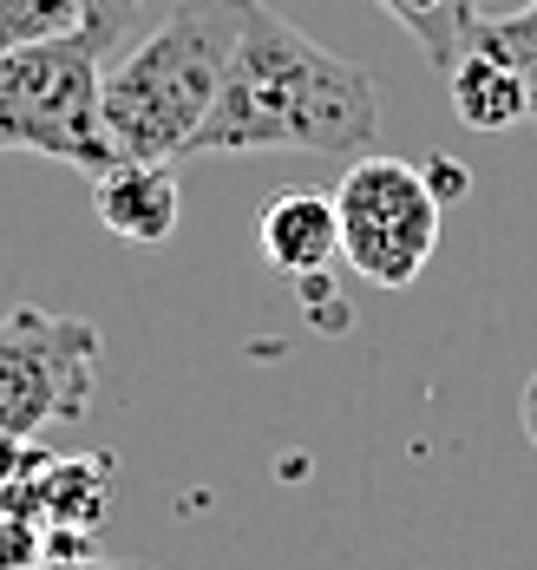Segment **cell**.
Wrapping results in <instances>:
<instances>
[{"mask_svg": "<svg viewBox=\"0 0 537 570\" xmlns=\"http://www.w3.org/2000/svg\"><path fill=\"white\" fill-rule=\"evenodd\" d=\"M249 151H315L348 165L380 151V79L308 40L262 0L242 20V40L203 131L190 138V158H249Z\"/></svg>", "mask_w": 537, "mask_h": 570, "instance_id": "cell-1", "label": "cell"}, {"mask_svg": "<svg viewBox=\"0 0 537 570\" xmlns=\"http://www.w3.org/2000/svg\"><path fill=\"white\" fill-rule=\"evenodd\" d=\"M249 7L256 0H178L145 40L119 47L99 86L119 158H145V165L190 158V138L217 106Z\"/></svg>", "mask_w": 537, "mask_h": 570, "instance_id": "cell-2", "label": "cell"}, {"mask_svg": "<svg viewBox=\"0 0 537 570\" xmlns=\"http://www.w3.org/2000/svg\"><path fill=\"white\" fill-rule=\"evenodd\" d=\"M99 86L106 72L86 33H53L0 53V151H33L86 177L112 171L119 145L106 131Z\"/></svg>", "mask_w": 537, "mask_h": 570, "instance_id": "cell-3", "label": "cell"}, {"mask_svg": "<svg viewBox=\"0 0 537 570\" xmlns=\"http://www.w3.org/2000/svg\"><path fill=\"white\" fill-rule=\"evenodd\" d=\"M335 224H341V263L374 288H407L426 276L439 249V197L419 165L367 151L348 165V177L328 190Z\"/></svg>", "mask_w": 537, "mask_h": 570, "instance_id": "cell-4", "label": "cell"}, {"mask_svg": "<svg viewBox=\"0 0 537 570\" xmlns=\"http://www.w3.org/2000/svg\"><path fill=\"white\" fill-rule=\"evenodd\" d=\"M99 328L33 302L0 315V440H33L92 406Z\"/></svg>", "mask_w": 537, "mask_h": 570, "instance_id": "cell-5", "label": "cell"}, {"mask_svg": "<svg viewBox=\"0 0 537 570\" xmlns=\"http://www.w3.org/2000/svg\"><path fill=\"white\" fill-rule=\"evenodd\" d=\"M262 263L289 283H321L328 263H341V224H335V197L321 190H276L256 217Z\"/></svg>", "mask_w": 537, "mask_h": 570, "instance_id": "cell-6", "label": "cell"}, {"mask_svg": "<svg viewBox=\"0 0 537 570\" xmlns=\"http://www.w3.org/2000/svg\"><path fill=\"white\" fill-rule=\"evenodd\" d=\"M178 177L171 165H145V158H119L112 171L92 177V210L99 224L125 236V243H165L178 229Z\"/></svg>", "mask_w": 537, "mask_h": 570, "instance_id": "cell-7", "label": "cell"}, {"mask_svg": "<svg viewBox=\"0 0 537 570\" xmlns=\"http://www.w3.org/2000/svg\"><path fill=\"white\" fill-rule=\"evenodd\" d=\"M446 92H453L459 125H473V131H511V125L531 118V92H525V79H518L505 59L478 53V47H466V53L453 59Z\"/></svg>", "mask_w": 537, "mask_h": 570, "instance_id": "cell-8", "label": "cell"}, {"mask_svg": "<svg viewBox=\"0 0 537 570\" xmlns=\"http://www.w3.org/2000/svg\"><path fill=\"white\" fill-rule=\"evenodd\" d=\"M407 33L419 40V53L432 59L439 72H453V59L466 53V40H473V27H478V0H380Z\"/></svg>", "mask_w": 537, "mask_h": 570, "instance_id": "cell-9", "label": "cell"}, {"mask_svg": "<svg viewBox=\"0 0 537 570\" xmlns=\"http://www.w3.org/2000/svg\"><path fill=\"white\" fill-rule=\"evenodd\" d=\"M466 47L505 59V66L525 79V92H531V118H537V0L531 7H518V13H478V27H473Z\"/></svg>", "mask_w": 537, "mask_h": 570, "instance_id": "cell-10", "label": "cell"}, {"mask_svg": "<svg viewBox=\"0 0 537 570\" xmlns=\"http://www.w3.org/2000/svg\"><path fill=\"white\" fill-rule=\"evenodd\" d=\"M53 33H79V7L72 0H0V53L53 40Z\"/></svg>", "mask_w": 537, "mask_h": 570, "instance_id": "cell-11", "label": "cell"}, {"mask_svg": "<svg viewBox=\"0 0 537 570\" xmlns=\"http://www.w3.org/2000/svg\"><path fill=\"white\" fill-rule=\"evenodd\" d=\"M72 7H79V33L99 53H112L125 33H131V20H138V0H72Z\"/></svg>", "mask_w": 537, "mask_h": 570, "instance_id": "cell-12", "label": "cell"}, {"mask_svg": "<svg viewBox=\"0 0 537 570\" xmlns=\"http://www.w3.org/2000/svg\"><path fill=\"white\" fill-rule=\"evenodd\" d=\"M426 184H432L439 204H446V197H466V171H459L453 158H426Z\"/></svg>", "mask_w": 537, "mask_h": 570, "instance_id": "cell-13", "label": "cell"}, {"mask_svg": "<svg viewBox=\"0 0 537 570\" xmlns=\"http://www.w3.org/2000/svg\"><path fill=\"white\" fill-rule=\"evenodd\" d=\"M518 420H525V440L537 446V367H531V381H525V394H518Z\"/></svg>", "mask_w": 537, "mask_h": 570, "instance_id": "cell-14", "label": "cell"}, {"mask_svg": "<svg viewBox=\"0 0 537 570\" xmlns=\"http://www.w3.org/2000/svg\"><path fill=\"white\" fill-rule=\"evenodd\" d=\"M40 570H125V564H40Z\"/></svg>", "mask_w": 537, "mask_h": 570, "instance_id": "cell-15", "label": "cell"}]
</instances>
